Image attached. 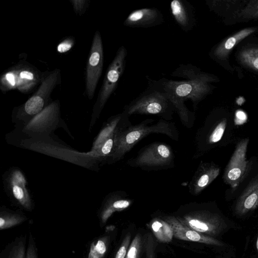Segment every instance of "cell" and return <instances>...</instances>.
<instances>
[{"mask_svg": "<svg viewBox=\"0 0 258 258\" xmlns=\"http://www.w3.org/2000/svg\"><path fill=\"white\" fill-rule=\"evenodd\" d=\"M163 220L171 226L173 236L177 239L218 246L223 245L220 241L203 234L182 224L177 217L166 216L163 218Z\"/></svg>", "mask_w": 258, "mask_h": 258, "instance_id": "12", "label": "cell"}, {"mask_svg": "<svg viewBox=\"0 0 258 258\" xmlns=\"http://www.w3.org/2000/svg\"><path fill=\"white\" fill-rule=\"evenodd\" d=\"M141 236L138 234L132 240L125 258H138L141 247Z\"/></svg>", "mask_w": 258, "mask_h": 258, "instance_id": "26", "label": "cell"}, {"mask_svg": "<svg viewBox=\"0 0 258 258\" xmlns=\"http://www.w3.org/2000/svg\"><path fill=\"white\" fill-rule=\"evenodd\" d=\"M106 241V238H102L92 243L88 258H102L107 249Z\"/></svg>", "mask_w": 258, "mask_h": 258, "instance_id": "24", "label": "cell"}, {"mask_svg": "<svg viewBox=\"0 0 258 258\" xmlns=\"http://www.w3.org/2000/svg\"><path fill=\"white\" fill-rule=\"evenodd\" d=\"M239 60L244 66L258 71V48L243 50L239 54Z\"/></svg>", "mask_w": 258, "mask_h": 258, "instance_id": "21", "label": "cell"}, {"mask_svg": "<svg viewBox=\"0 0 258 258\" xmlns=\"http://www.w3.org/2000/svg\"><path fill=\"white\" fill-rule=\"evenodd\" d=\"M75 40L72 37H69L61 41L57 46L58 52L63 53L70 50L74 45Z\"/></svg>", "mask_w": 258, "mask_h": 258, "instance_id": "29", "label": "cell"}, {"mask_svg": "<svg viewBox=\"0 0 258 258\" xmlns=\"http://www.w3.org/2000/svg\"><path fill=\"white\" fill-rule=\"evenodd\" d=\"M256 247L257 251L258 252V236H257L256 242Z\"/></svg>", "mask_w": 258, "mask_h": 258, "instance_id": "35", "label": "cell"}, {"mask_svg": "<svg viewBox=\"0 0 258 258\" xmlns=\"http://www.w3.org/2000/svg\"><path fill=\"white\" fill-rule=\"evenodd\" d=\"M130 240L131 235L130 234L126 235L117 251L115 258H125Z\"/></svg>", "mask_w": 258, "mask_h": 258, "instance_id": "30", "label": "cell"}, {"mask_svg": "<svg viewBox=\"0 0 258 258\" xmlns=\"http://www.w3.org/2000/svg\"><path fill=\"white\" fill-rule=\"evenodd\" d=\"M127 54L126 47L123 45H121L108 66L94 104L93 115L95 117L99 115L108 99L115 91L125 69Z\"/></svg>", "mask_w": 258, "mask_h": 258, "instance_id": "5", "label": "cell"}, {"mask_svg": "<svg viewBox=\"0 0 258 258\" xmlns=\"http://www.w3.org/2000/svg\"><path fill=\"white\" fill-rule=\"evenodd\" d=\"M72 3L75 12L81 16L86 11L88 6V1L87 0H72Z\"/></svg>", "mask_w": 258, "mask_h": 258, "instance_id": "28", "label": "cell"}, {"mask_svg": "<svg viewBox=\"0 0 258 258\" xmlns=\"http://www.w3.org/2000/svg\"><path fill=\"white\" fill-rule=\"evenodd\" d=\"M145 78L147 85L169 93L184 102L190 100L194 109L212 90L211 85L207 83L186 80L175 81L165 78L155 80L148 76H146Z\"/></svg>", "mask_w": 258, "mask_h": 258, "instance_id": "3", "label": "cell"}, {"mask_svg": "<svg viewBox=\"0 0 258 258\" xmlns=\"http://www.w3.org/2000/svg\"><path fill=\"white\" fill-rule=\"evenodd\" d=\"M25 218L20 215L10 213L1 214L0 217L1 230L6 229L17 225L25 221Z\"/></svg>", "mask_w": 258, "mask_h": 258, "instance_id": "23", "label": "cell"}, {"mask_svg": "<svg viewBox=\"0 0 258 258\" xmlns=\"http://www.w3.org/2000/svg\"><path fill=\"white\" fill-rule=\"evenodd\" d=\"M60 72L58 69L44 76L36 92L18 108L16 118L30 121L46 107L50 94L58 84Z\"/></svg>", "mask_w": 258, "mask_h": 258, "instance_id": "6", "label": "cell"}, {"mask_svg": "<svg viewBox=\"0 0 258 258\" xmlns=\"http://www.w3.org/2000/svg\"><path fill=\"white\" fill-rule=\"evenodd\" d=\"M25 244L20 241L17 242L11 249L9 258H25Z\"/></svg>", "mask_w": 258, "mask_h": 258, "instance_id": "27", "label": "cell"}, {"mask_svg": "<svg viewBox=\"0 0 258 258\" xmlns=\"http://www.w3.org/2000/svg\"><path fill=\"white\" fill-rule=\"evenodd\" d=\"M164 22L163 15L156 8H145L134 10L127 16L123 25L130 28H149Z\"/></svg>", "mask_w": 258, "mask_h": 258, "instance_id": "11", "label": "cell"}, {"mask_svg": "<svg viewBox=\"0 0 258 258\" xmlns=\"http://www.w3.org/2000/svg\"><path fill=\"white\" fill-rule=\"evenodd\" d=\"M173 159V152L169 146L165 144L155 143L145 148L134 160L132 164L137 166L164 167L170 165Z\"/></svg>", "mask_w": 258, "mask_h": 258, "instance_id": "10", "label": "cell"}, {"mask_svg": "<svg viewBox=\"0 0 258 258\" xmlns=\"http://www.w3.org/2000/svg\"><path fill=\"white\" fill-rule=\"evenodd\" d=\"M131 203L130 200L126 199H120L114 201L103 211L101 215L102 222H106L113 212L122 211L128 208Z\"/></svg>", "mask_w": 258, "mask_h": 258, "instance_id": "22", "label": "cell"}, {"mask_svg": "<svg viewBox=\"0 0 258 258\" xmlns=\"http://www.w3.org/2000/svg\"><path fill=\"white\" fill-rule=\"evenodd\" d=\"M172 77L182 78L186 80L210 83L215 81V77L191 64H181L171 74Z\"/></svg>", "mask_w": 258, "mask_h": 258, "instance_id": "18", "label": "cell"}, {"mask_svg": "<svg viewBox=\"0 0 258 258\" xmlns=\"http://www.w3.org/2000/svg\"><path fill=\"white\" fill-rule=\"evenodd\" d=\"M169 6L171 14L180 29L185 32L193 30L197 22L194 6L186 0H172Z\"/></svg>", "mask_w": 258, "mask_h": 258, "instance_id": "13", "label": "cell"}, {"mask_svg": "<svg viewBox=\"0 0 258 258\" xmlns=\"http://www.w3.org/2000/svg\"><path fill=\"white\" fill-rule=\"evenodd\" d=\"M245 16H258V4L249 5L243 12Z\"/></svg>", "mask_w": 258, "mask_h": 258, "instance_id": "32", "label": "cell"}, {"mask_svg": "<svg viewBox=\"0 0 258 258\" xmlns=\"http://www.w3.org/2000/svg\"><path fill=\"white\" fill-rule=\"evenodd\" d=\"M152 236L149 234L146 245V258H155V244Z\"/></svg>", "mask_w": 258, "mask_h": 258, "instance_id": "31", "label": "cell"}, {"mask_svg": "<svg viewBox=\"0 0 258 258\" xmlns=\"http://www.w3.org/2000/svg\"><path fill=\"white\" fill-rule=\"evenodd\" d=\"M26 179L19 170L13 171L10 176L9 187L14 198L25 209L31 208V200L26 188Z\"/></svg>", "mask_w": 258, "mask_h": 258, "instance_id": "15", "label": "cell"}, {"mask_svg": "<svg viewBox=\"0 0 258 258\" xmlns=\"http://www.w3.org/2000/svg\"><path fill=\"white\" fill-rule=\"evenodd\" d=\"M175 107L163 91L147 85V88L124 108L128 116L133 114L154 115L164 120L172 118Z\"/></svg>", "mask_w": 258, "mask_h": 258, "instance_id": "2", "label": "cell"}, {"mask_svg": "<svg viewBox=\"0 0 258 258\" xmlns=\"http://www.w3.org/2000/svg\"><path fill=\"white\" fill-rule=\"evenodd\" d=\"M219 172V168L214 166L201 168L190 182V191L194 195L199 194L218 176Z\"/></svg>", "mask_w": 258, "mask_h": 258, "instance_id": "17", "label": "cell"}, {"mask_svg": "<svg viewBox=\"0 0 258 258\" xmlns=\"http://www.w3.org/2000/svg\"><path fill=\"white\" fill-rule=\"evenodd\" d=\"M236 118L238 120L242 119L245 120L246 118V116L244 112L241 110H238L236 113Z\"/></svg>", "mask_w": 258, "mask_h": 258, "instance_id": "34", "label": "cell"}, {"mask_svg": "<svg viewBox=\"0 0 258 258\" xmlns=\"http://www.w3.org/2000/svg\"><path fill=\"white\" fill-rule=\"evenodd\" d=\"M59 110V103L56 100L48 104L40 113L33 117L27 123L26 128L37 130L51 125L57 118Z\"/></svg>", "mask_w": 258, "mask_h": 258, "instance_id": "16", "label": "cell"}, {"mask_svg": "<svg viewBox=\"0 0 258 258\" xmlns=\"http://www.w3.org/2000/svg\"><path fill=\"white\" fill-rule=\"evenodd\" d=\"M227 124L226 119L221 120L214 128L208 138V143L211 144L218 142L222 138Z\"/></svg>", "mask_w": 258, "mask_h": 258, "instance_id": "25", "label": "cell"}, {"mask_svg": "<svg viewBox=\"0 0 258 258\" xmlns=\"http://www.w3.org/2000/svg\"><path fill=\"white\" fill-rule=\"evenodd\" d=\"M249 140H241L236 145L224 174V180L233 189L243 179L247 168L246 153Z\"/></svg>", "mask_w": 258, "mask_h": 258, "instance_id": "9", "label": "cell"}, {"mask_svg": "<svg viewBox=\"0 0 258 258\" xmlns=\"http://www.w3.org/2000/svg\"><path fill=\"white\" fill-rule=\"evenodd\" d=\"M258 206V175L253 178L243 191L235 206L236 213L240 215L254 210Z\"/></svg>", "mask_w": 258, "mask_h": 258, "instance_id": "14", "label": "cell"}, {"mask_svg": "<svg viewBox=\"0 0 258 258\" xmlns=\"http://www.w3.org/2000/svg\"><path fill=\"white\" fill-rule=\"evenodd\" d=\"M32 241V239L30 238L29 246L27 250L26 258H37L36 250Z\"/></svg>", "mask_w": 258, "mask_h": 258, "instance_id": "33", "label": "cell"}, {"mask_svg": "<svg viewBox=\"0 0 258 258\" xmlns=\"http://www.w3.org/2000/svg\"><path fill=\"white\" fill-rule=\"evenodd\" d=\"M43 77L35 68L28 64H17L2 75L0 89L3 93L17 90L22 93H29L41 83Z\"/></svg>", "mask_w": 258, "mask_h": 258, "instance_id": "4", "label": "cell"}, {"mask_svg": "<svg viewBox=\"0 0 258 258\" xmlns=\"http://www.w3.org/2000/svg\"><path fill=\"white\" fill-rule=\"evenodd\" d=\"M255 30V28H246L237 32L221 43L214 49L213 54L221 59L226 58L237 44L253 33Z\"/></svg>", "mask_w": 258, "mask_h": 258, "instance_id": "19", "label": "cell"}, {"mask_svg": "<svg viewBox=\"0 0 258 258\" xmlns=\"http://www.w3.org/2000/svg\"><path fill=\"white\" fill-rule=\"evenodd\" d=\"M154 121L148 119L135 126H128L121 129L118 133L115 147L111 155V159L120 160L139 141L152 133L165 134L173 140L178 139L177 131L173 123L161 119L156 124L149 125Z\"/></svg>", "mask_w": 258, "mask_h": 258, "instance_id": "1", "label": "cell"}, {"mask_svg": "<svg viewBox=\"0 0 258 258\" xmlns=\"http://www.w3.org/2000/svg\"><path fill=\"white\" fill-rule=\"evenodd\" d=\"M104 62L103 47L98 30L94 35L86 69L85 94L92 99L101 76Z\"/></svg>", "mask_w": 258, "mask_h": 258, "instance_id": "7", "label": "cell"}, {"mask_svg": "<svg viewBox=\"0 0 258 258\" xmlns=\"http://www.w3.org/2000/svg\"><path fill=\"white\" fill-rule=\"evenodd\" d=\"M177 217L182 224L206 235H217L225 226L219 215L206 210L192 211Z\"/></svg>", "mask_w": 258, "mask_h": 258, "instance_id": "8", "label": "cell"}, {"mask_svg": "<svg viewBox=\"0 0 258 258\" xmlns=\"http://www.w3.org/2000/svg\"><path fill=\"white\" fill-rule=\"evenodd\" d=\"M152 231L156 238L162 242H169L173 237L171 226L165 220L159 218L154 219L151 223Z\"/></svg>", "mask_w": 258, "mask_h": 258, "instance_id": "20", "label": "cell"}]
</instances>
